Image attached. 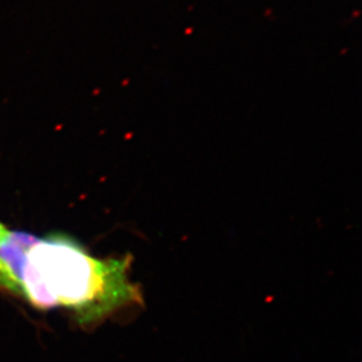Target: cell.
Masks as SVG:
<instances>
[{
	"instance_id": "3957f363",
	"label": "cell",
	"mask_w": 362,
	"mask_h": 362,
	"mask_svg": "<svg viewBox=\"0 0 362 362\" xmlns=\"http://www.w3.org/2000/svg\"><path fill=\"white\" fill-rule=\"evenodd\" d=\"M7 233H8V231H7V230L5 229V228H4L1 224H0V242H1L4 238H5V236H6Z\"/></svg>"
},
{
	"instance_id": "7a4b0ae2",
	"label": "cell",
	"mask_w": 362,
	"mask_h": 362,
	"mask_svg": "<svg viewBox=\"0 0 362 362\" xmlns=\"http://www.w3.org/2000/svg\"><path fill=\"white\" fill-rule=\"evenodd\" d=\"M38 238L28 233H10L0 242V285L21 293V281L28 253Z\"/></svg>"
},
{
	"instance_id": "6da1fadb",
	"label": "cell",
	"mask_w": 362,
	"mask_h": 362,
	"mask_svg": "<svg viewBox=\"0 0 362 362\" xmlns=\"http://www.w3.org/2000/svg\"><path fill=\"white\" fill-rule=\"evenodd\" d=\"M28 263L44 284L55 306L76 312L82 324L106 318L120 308L141 304L142 296L128 274L129 256L98 259L64 236L37 240Z\"/></svg>"
}]
</instances>
